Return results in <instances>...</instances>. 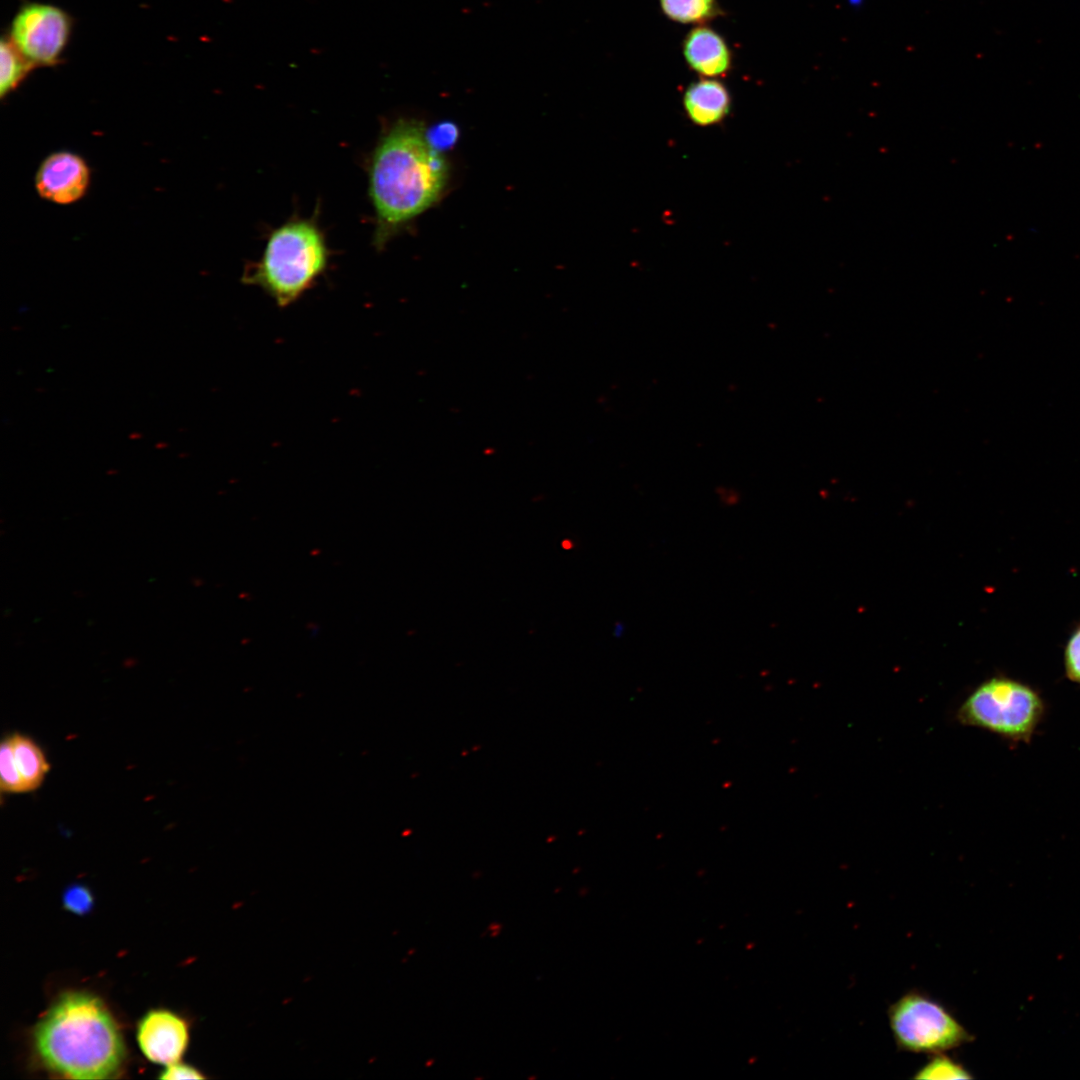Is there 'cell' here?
Returning a JSON list of instances; mask_svg holds the SVG:
<instances>
[{
	"label": "cell",
	"instance_id": "cell-13",
	"mask_svg": "<svg viewBox=\"0 0 1080 1080\" xmlns=\"http://www.w3.org/2000/svg\"><path fill=\"white\" fill-rule=\"evenodd\" d=\"M663 12L680 23H701L716 14L715 0H660Z\"/></svg>",
	"mask_w": 1080,
	"mask_h": 1080
},
{
	"label": "cell",
	"instance_id": "cell-4",
	"mask_svg": "<svg viewBox=\"0 0 1080 1080\" xmlns=\"http://www.w3.org/2000/svg\"><path fill=\"white\" fill-rule=\"evenodd\" d=\"M1045 712V702L1037 690L1015 679L994 677L967 697L958 718L1010 742L1029 743Z\"/></svg>",
	"mask_w": 1080,
	"mask_h": 1080
},
{
	"label": "cell",
	"instance_id": "cell-17",
	"mask_svg": "<svg viewBox=\"0 0 1080 1080\" xmlns=\"http://www.w3.org/2000/svg\"><path fill=\"white\" fill-rule=\"evenodd\" d=\"M1064 668L1067 677L1080 684V627L1073 632L1066 644Z\"/></svg>",
	"mask_w": 1080,
	"mask_h": 1080
},
{
	"label": "cell",
	"instance_id": "cell-6",
	"mask_svg": "<svg viewBox=\"0 0 1080 1080\" xmlns=\"http://www.w3.org/2000/svg\"><path fill=\"white\" fill-rule=\"evenodd\" d=\"M72 28V17L64 9L30 2L16 12L8 37L35 67H52L62 62Z\"/></svg>",
	"mask_w": 1080,
	"mask_h": 1080
},
{
	"label": "cell",
	"instance_id": "cell-8",
	"mask_svg": "<svg viewBox=\"0 0 1080 1080\" xmlns=\"http://www.w3.org/2000/svg\"><path fill=\"white\" fill-rule=\"evenodd\" d=\"M137 1041L147 1059L166 1066L180 1061L184 1054L189 1041L188 1025L169 1010H151L138 1023Z\"/></svg>",
	"mask_w": 1080,
	"mask_h": 1080
},
{
	"label": "cell",
	"instance_id": "cell-12",
	"mask_svg": "<svg viewBox=\"0 0 1080 1080\" xmlns=\"http://www.w3.org/2000/svg\"><path fill=\"white\" fill-rule=\"evenodd\" d=\"M0 61V96L4 98L13 92L36 67L17 49L8 35L1 39Z\"/></svg>",
	"mask_w": 1080,
	"mask_h": 1080
},
{
	"label": "cell",
	"instance_id": "cell-7",
	"mask_svg": "<svg viewBox=\"0 0 1080 1080\" xmlns=\"http://www.w3.org/2000/svg\"><path fill=\"white\" fill-rule=\"evenodd\" d=\"M86 161L73 152L58 151L47 156L35 176L39 196L57 204L80 200L90 184Z\"/></svg>",
	"mask_w": 1080,
	"mask_h": 1080
},
{
	"label": "cell",
	"instance_id": "cell-10",
	"mask_svg": "<svg viewBox=\"0 0 1080 1080\" xmlns=\"http://www.w3.org/2000/svg\"><path fill=\"white\" fill-rule=\"evenodd\" d=\"M683 102L689 119L699 126L720 122L730 108V97L725 86L709 79L691 84L684 94Z\"/></svg>",
	"mask_w": 1080,
	"mask_h": 1080
},
{
	"label": "cell",
	"instance_id": "cell-18",
	"mask_svg": "<svg viewBox=\"0 0 1080 1080\" xmlns=\"http://www.w3.org/2000/svg\"><path fill=\"white\" fill-rule=\"evenodd\" d=\"M427 136L431 144L439 151V149L447 148L455 142L457 129L452 123L445 122L434 127L433 131Z\"/></svg>",
	"mask_w": 1080,
	"mask_h": 1080
},
{
	"label": "cell",
	"instance_id": "cell-3",
	"mask_svg": "<svg viewBox=\"0 0 1080 1080\" xmlns=\"http://www.w3.org/2000/svg\"><path fill=\"white\" fill-rule=\"evenodd\" d=\"M327 261L326 243L316 224L294 220L272 232L261 259L245 272L243 281L261 288L284 308L312 287Z\"/></svg>",
	"mask_w": 1080,
	"mask_h": 1080
},
{
	"label": "cell",
	"instance_id": "cell-9",
	"mask_svg": "<svg viewBox=\"0 0 1080 1080\" xmlns=\"http://www.w3.org/2000/svg\"><path fill=\"white\" fill-rule=\"evenodd\" d=\"M688 64L704 76H719L729 69L731 56L724 40L707 27L689 32L683 44Z\"/></svg>",
	"mask_w": 1080,
	"mask_h": 1080
},
{
	"label": "cell",
	"instance_id": "cell-16",
	"mask_svg": "<svg viewBox=\"0 0 1080 1080\" xmlns=\"http://www.w3.org/2000/svg\"><path fill=\"white\" fill-rule=\"evenodd\" d=\"M93 902L91 891L82 884H73L67 887L63 893L64 907L68 911L78 915L89 912L93 906Z\"/></svg>",
	"mask_w": 1080,
	"mask_h": 1080
},
{
	"label": "cell",
	"instance_id": "cell-2",
	"mask_svg": "<svg viewBox=\"0 0 1080 1080\" xmlns=\"http://www.w3.org/2000/svg\"><path fill=\"white\" fill-rule=\"evenodd\" d=\"M41 1063L71 1079H108L121 1071L126 1048L116 1021L92 993L60 995L33 1030Z\"/></svg>",
	"mask_w": 1080,
	"mask_h": 1080
},
{
	"label": "cell",
	"instance_id": "cell-5",
	"mask_svg": "<svg viewBox=\"0 0 1080 1080\" xmlns=\"http://www.w3.org/2000/svg\"><path fill=\"white\" fill-rule=\"evenodd\" d=\"M889 1026L899 1050L936 1054L972 1040L970 1033L941 1002L910 990L888 1008Z\"/></svg>",
	"mask_w": 1080,
	"mask_h": 1080
},
{
	"label": "cell",
	"instance_id": "cell-19",
	"mask_svg": "<svg viewBox=\"0 0 1080 1080\" xmlns=\"http://www.w3.org/2000/svg\"><path fill=\"white\" fill-rule=\"evenodd\" d=\"M161 1079L178 1080V1079H203L204 1075L193 1066L180 1063L179 1061L166 1065V1068L159 1075Z\"/></svg>",
	"mask_w": 1080,
	"mask_h": 1080
},
{
	"label": "cell",
	"instance_id": "cell-15",
	"mask_svg": "<svg viewBox=\"0 0 1080 1080\" xmlns=\"http://www.w3.org/2000/svg\"><path fill=\"white\" fill-rule=\"evenodd\" d=\"M0 787L3 793L26 792L14 760L9 736L0 746Z\"/></svg>",
	"mask_w": 1080,
	"mask_h": 1080
},
{
	"label": "cell",
	"instance_id": "cell-11",
	"mask_svg": "<svg viewBox=\"0 0 1080 1080\" xmlns=\"http://www.w3.org/2000/svg\"><path fill=\"white\" fill-rule=\"evenodd\" d=\"M14 760L26 792L37 789L49 771V763L41 748L19 733L9 735Z\"/></svg>",
	"mask_w": 1080,
	"mask_h": 1080
},
{
	"label": "cell",
	"instance_id": "cell-1",
	"mask_svg": "<svg viewBox=\"0 0 1080 1080\" xmlns=\"http://www.w3.org/2000/svg\"><path fill=\"white\" fill-rule=\"evenodd\" d=\"M447 165L419 121L399 119L380 139L369 170L376 242L418 216L440 197Z\"/></svg>",
	"mask_w": 1080,
	"mask_h": 1080
},
{
	"label": "cell",
	"instance_id": "cell-20",
	"mask_svg": "<svg viewBox=\"0 0 1080 1080\" xmlns=\"http://www.w3.org/2000/svg\"><path fill=\"white\" fill-rule=\"evenodd\" d=\"M846 1H847L849 6L854 7V8L855 7L858 8V7H861L863 5L865 0H846Z\"/></svg>",
	"mask_w": 1080,
	"mask_h": 1080
},
{
	"label": "cell",
	"instance_id": "cell-14",
	"mask_svg": "<svg viewBox=\"0 0 1080 1080\" xmlns=\"http://www.w3.org/2000/svg\"><path fill=\"white\" fill-rule=\"evenodd\" d=\"M927 1062L920 1067L914 1079L954 1080L972 1079L970 1072L958 1061L944 1053L929 1055Z\"/></svg>",
	"mask_w": 1080,
	"mask_h": 1080
}]
</instances>
